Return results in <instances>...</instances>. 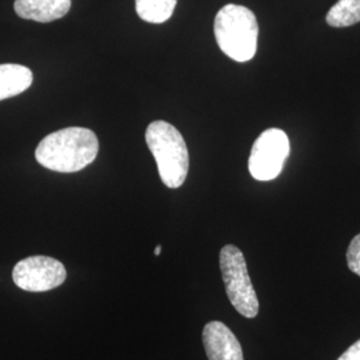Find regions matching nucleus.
<instances>
[{
	"label": "nucleus",
	"mask_w": 360,
	"mask_h": 360,
	"mask_svg": "<svg viewBox=\"0 0 360 360\" xmlns=\"http://www.w3.org/2000/svg\"><path fill=\"white\" fill-rule=\"evenodd\" d=\"M290 155L287 134L279 129L263 131L257 138L248 159V169L254 179L269 181L279 176Z\"/></svg>",
	"instance_id": "nucleus-5"
},
{
	"label": "nucleus",
	"mask_w": 360,
	"mask_h": 360,
	"mask_svg": "<svg viewBox=\"0 0 360 360\" xmlns=\"http://www.w3.org/2000/svg\"><path fill=\"white\" fill-rule=\"evenodd\" d=\"M202 338L208 360H245L239 340L224 323H207Z\"/></svg>",
	"instance_id": "nucleus-7"
},
{
	"label": "nucleus",
	"mask_w": 360,
	"mask_h": 360,
	"mask_svg": "<svg viewBox=\"0 0 360 360\" xmlns=\"http://www.w3.org/2000/svg\"><path fill=\"white\" fill-rule=\"evenodd\" d=\"M219 260L226 292L232 307L245 318H255L259 314V300L247 270L243 252L235 245H224Z\"/></svg>",
	"instance_id": "nucleus-4"
},
{
	"label": "nucleus",
	"mask_w": 360,
	"mask_h": 360,
	"mask_svg": "<svg viewBox=\"0 0 360 360\" xmlns=\"http://www.w3.org/2000/svg\"><path fill=\"white\" fill-rule=\"evenodd\" d=\"M160 251H162V245H158V247L155 248V257H159V255H160Z\"/></svg>",
	"instance_id": "nucleus-14"
},
{
	"label": "nucleus",
	"mask_w": 360,
	"mask_h": 360,
	"mask_svg": "<svg viewBox=\"0 0 360 360\" xmlns=\"http://www.w3.org/2000/svg\"><path fill=\"white\" fill-rule=\"evenodd\" d=\"M347 264L349 270L360 276V233L348 245Z\"/></svg>",
	"instance_id": "nucleus-12"
},
{
	"label": "nucleus",
	"mask_w": 360,
	"mask_h": 360,
	"mask_svg": "<svg viewBox=\"0 0 360 360\" xmlns=\"http://www.w3.org/2000/svg\"><path fill=\"white\" fill-rule=\"evenodd\" d=\"M214 32L219 49L229 58L243 63L255 56L259 26L250 8L238 4L224 6L215 16Z\"/></svg>",
	"instance_id": "nucleus-3"
},
{
	"label": "nucleus",
	"mask_w": 360,
	"mask_h": 360,
	"mask_svg": "<svg viewBox=\"0 0 360 360\" xmlns=\"http://www.w3.org/2000/svg\"><path fill=\"white\" fill-rule=\"evenodd\" d=\"M146 142L154 155L163 184L179 188L190 168V155L181 134L167 122L155 120L146 129Z\"/></svg>",
	"instance_id": "nucleus-2"
},
{
	"label": "nucleus",
	"mask_w": 360,
	"mask_h": 360,
	"mask_svg": "<svg viewBox=\"0 0 360 360\" xmlns=\"http://www.w3.org/2000/svg\"><path fill=\"white\" fill-rule=\"evenodd\" d=\"M67 271L62 262L44 255L28 257L15 264L13 283L28 292L50 291L65 283Z\"/></svg>",
	"instance_id": "nucleus-6"
},
{
	"label": "nucleus",
	"mask_w": 360,
	"mask_h": 360,
	"mask_svg": "<svg viewBox=\"0 0 360 360\" xmlns=\"http://www.w3.org/2000/svg\"><path fill=\"white\" fill-rule=\"evenodd\" d=\"M71 8V0H15L13 10L22 19L50 23L62 19Z\"/></svg>",
	"instance_id": "nucleus-8"
},
{
	"label": "nucleus",
	"mask_w": 360,
	"mask_h": 360,
	"mask_svg": "<svg viewBox=\"0 0 360 360\" xmlns=\"http://www.w3.org/2000/svg\"><path fill=\"white\" fill-rule=\"evenodd\" d=\"M331 27H349L360 22V0H339L326 16Z\"/></svg>",
	"instance_id": "nucleus-11"
},
{
	"label": "nucleus",
	"mask_w": 360,
	"mask_h": 360,
	"mask_svg": "<svg viewBox=\"0 0 360 360\" xmlns=\"http://www.w3.org/2000/svg\"><path fill=\"white\" fill-rule=\"evenodd\" d=\"M34 75L31 70L22 65H0V101L23 94L31 87Z\"/></svg>",
	"instance_id": "nucleus-9"
},
{
	"label": "nucleus",
	"mask_w": 360,
	"mask_h": 360,
	"mask_svg": "<svg viewBox=\"0 0 360 360\" xmlns=\"http://www.w3.org/2000/svg\"><path fill=\"white\" fill-rule=\"evenodd\" d=\"M98 153L99 141L94 131L68 127L47 135L39 143L35 158L43 167L70 174L90 166Z\"/></svg>",
	"instance_id": "nucleus-1"
},
{
	"label": "nucleus",
	"mask_w": 360,
	"mask_h": 360,
	"mask_svg": "<svg viewBox=\"0 0 360 360\" xmlns=\"http://www.w3.org/2000/svg\"><path fill=\"white\" fill-rule=\"evenodd\" d=\"M338 360H360V339L338 358Z\"/></svg>",
	"instance_id": "nucleus-13"
},
{
	"label": "nucleus",
	"mask_w": 360,
	"mask_h": 360,
	"mask_svg": "<svg viewBox=\"0 0 360 360\" xmlns=\"http://www.w3.org/2000/svg\"><path fill=\"white\" fill-rule=\"evenodd\" d=\"M178 0H135L139 18L153 25L167 22L175 11Z\"/></svg>",
	"instance_id": "nucleus-10"
}]
</instances>
